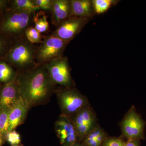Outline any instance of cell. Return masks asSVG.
<instances>
[{
  "label": "cell",
  "instance_id": "1",
  "mask_svg": "<svg viewBox=\"0 0 146 146\" xmlns=\"http://www.w3.org/2000/svg\"><path fill=\"white\" fill-rule=\"evenodd\" d=\"M20 95L29 108L45 103L55 91V84L44 65L17 71Z\"/></svg>",
  "mask_w": 146,
  "mask_h": 146
},
{
  "label": "cell",
  "instance_id": "2",
  "mask_svg": "<svg viewBox=\"0 0 146 146\" xmlns=\"http://www.w3.org/2000/svg\"><path fill=\"white\" fill-rule=\"evenodd\" d=\"M36 48L25 36L14 40L3 60L7 62L16 71L30 70L38 66L35 60Z\"/></svg>",
  "mask_w": 146,
  "mask_h": 146
},
{
  "label": "cell",
  "instance_id": "3",
  "mask_svg": "<svg viewBox=\"0 0 146 146\" xmlns=\"http://www.w3.org/2000/svg\"><path fill=\"white\" fill-rule=\"evenodd\" d=\"M35 15L8 8L0 23V32L13 41L23 38L27 29L33 23Z\"/></svg>",
  "mask_w": 146,
  "mask_h": 146
},
{
  "label": "cell",
  "instance_id": "4",
  "mask_svg": "<svg viewBox=\"0 0 146 146\" xmlns=\"http://www.w3.org/2000/svg\"><path fill=\"white\" fill-rule=\"evenodd\" d=\"M69 43L53 34L45 36L36 48L35 60L37 65H45L63 57Z\"/></svg>",
  "mask_w": 146,
  "mask_h": 146
},
{
  "label": "cell",
  "instance_id": "5",
  "mask_svg": "<svg viewBox=\"0 0 146 146\" xmlns=\"http://www.w3.org/2000/svg\"><path fill=\"white\" fill-rule=\"evenodd\" d=\"M61 115L70 118L87 106L86 98L77 90L64 87L56 91Z\"/></svg>",
  "mask_w": 146,
  "mask_h": 146
},
{
  "label": "cell",
  "instance_id": "6",
  "mask_svg": "<svg viewBox=\"0 0 146 146\" xmlns=\"http://www.w3.org/2000/svg\"><path fill=\"white\" fill-rule=\"evenodd\" d=\"M52 80L56 84L71 87L72 78L68 59L62 57L44 65Z\"/></svg>",
  "mask_w": 146,
  "mask_h": 146
},
{
  "label": "cell",
  "instance_id": "7",
  "mask_svg": "<svg viewBox=\"0 0 146 146\" xmlns=\"http://www.w3.org/2000/svg\"><path fill=\"white\" fill-rule=\"evenodd\" d=\"M55 129L63 146H73L79 139L70 118L66 116L60 115L55 123Z\"/></svg>",
  "mask_w": 146,
  "mask_h": 146
},
{
  "label": "cell",
  "instance_id": "8",
  "mask_svg": "<svg viewBox=\"0 0 146 146\" xmlns=\"http://www.w3.org/2000/svg\"><path fill=\"white\" fill-rule=\"evenodd\" d=\"M145 123L134 109L128 112L121 123L123 136L128 140H137L143 136Z\"/></svg>",
  "mask_w": 146,
  "mask_h": 146
},
{
  "label": "cell",
  "instance_id": "9",
  "mask_svg": "<svg viewBox=\"0 0 146 146\" xmlns=\"http://www.w3.org/2000/svg\"><path fill=\"white\" fill-rule=\"evenodd\" d=\"M72 117L71 120L80 140L85 138L96 127V117L94 112L87 106L77 112Z\"/></svg>",
  "mask_w": 146,
  "mask_h": 146
},
{
  "label": "cell",
  "instance_id": "10",
  "mask_svg": "<svg viewBox=\"0 0 146 146\" xmlns=\"http://www.w3.org/2000/svg\"><path fill=\"white\" fill-rule=\"evenodd\" d=\"M87 21V18L72 16L58 27L52 34L70 42L80 32Z\"/></svg>",
  "mask_w": 146,
  "mask_h": 146
},
{
  "label": "cell",
  "instance_id": "11",
  "mask_svg": "<svg viewBox=\"0 0 146 146\" xmlns=\"http://www.w3.org/2000/svg\"><path fill=\"white\" fill-rule=\"evenodd\" d=\"M21 97L18 75L12 81L2 84L0 89V110L11 108Z\"/></svg>",
  "mask_w": 146,
  "mask_h": 146
},
{
  "label": "cell",
  "instance_id": "12",
  "mask_svg": "<svg viewBox=\"0 0 146 146\" xmlns=\"http://www.w3.org/2000/svg\"><path fill=\"white\" fill-rule=\"evenodd\" d=\"M51 19L53 25L58 27L71 17L72 6L70 0H52L51 9Z\"/></svg>",
  "mask_w": 146,
  "mask_h": 146
},
{
  "label": "cell",
  "instance_id": "13",
  "mask_svg": "<svg viewBox=\"0 0 146 146\" xmlns=\"http://www.w3.org/2000/svg\"><path fill=\"white\" fill-rule=\"evenodd\" d=\"M29 108L21 96L11 108L9 116V132L15 130L26 118Z\"/></svg>",
  "mask_w": 146,
  "mask_h": 146
},
{
  "label": "cell",
  "instance_id": "14",
  "mask_svg": "<svg viewBox=\"0 0 146 146\" xmlns=\"http://www.w3.org/2000/svg\"><path fill=\"white\" fill-rule=\"evenodd\" d=\"M72 16L89 18L94 11L92 1L89 0H71Z\"/></svg>",
  "mask_w": 146,
  "mask_h": 146
},
{
  "label": "cell",
  "instance_id": "15",
  "mask_svg": "<svg viewBox=\"0 0 146 146\" xmlns=\"http://www.w3.org/2000/svg\"><path fill=\"white\" fill-rule=\"evenodd\" d=\"M9 8L35 14L41 10L33 0H9Z\"/></svg>",
  "mask_w": 146,
  "mask_h": 146
},
{
  "label": "cell",
  "instance_id": "16",
  "mask_svg": "<svg viewBox=\"0 0 146 146\" xmlns=\"http://www.w3.org/2000/svg\"><path fill=\"white\" fill-rule=\"evenodd\" d=\"M17 75V71L5 60H0V82L8 83L13 80Z\"/></svg>",
  "mask_w": 146,
  "mask_h": 146
},
{
  "label": "cell",
  "instance_id": "17",
  "mask_svg": "<svg viewBox=\"0 0 146 146\" xmlns=\"http://www.w3.org/2000/svg\"><path fill=\"white\" fill-rule=\"evenodd\" d=\"M10 109L5 108L0 110V133L5 137L9 132Z\"/></svg>",
  "mask_w": 146,
  "mask_h": 146
},
{
  "label": "cell",
  "instance_id": "18",
  "mask_svg": "<svg viewBox=\"0 0 146 146\" xmlns=\"http://www.w3.org/2000/svg\"><path fill=\"white\" fill-rule=\"evenodd\" d=\"M33 23L35 28L41 33L47 31L49 28L47 16L44 13H42V16L40 17L35 13L33 18Z\"/></svg>",
  "mask_w": 146,
  "mask_h": 146
},
{
  "label": "cell",
  "instance_id": "19",
  "mask_svg": "<svg viewBox=\"0 0 146 146\" xmlns=\"http://www.w3.org/2000/svg\"><path fill=\"white\" fill-rule=\"evenodd\" d=\"M13 41L0 32V60H3L5 57Z\"/></svg>",
  "mask_w": 146,
  "mask_h": 146
},
{
  "label": "cell",
  "instance_id": "20",
  "mask_svg": "<svg viewBox=\"0 0 146 146\" xmlns=\"http://www.w3.org/2000/svg\"><path fill=\"white\" fill-rule=\"evenodd\" d=\"M114 2L112 0H94L92 3L94 11L98 14L104 13L110 8Z\"/></svg>",
  "mask_w": 146,
  "mask_h": 146
},
{
  "label": "cell",
  "instance_id": "21",
  "mask_svg": "<svg viewBox=\"0 0 146 146\" xmlns=\"http://www.w3.org/2000/svg\"><path fill=\"white\" fill-rule=\"evenodd\" d=\"M25 37L33 44H39L42 42L41 33L37 31L34 27H29L27 29L25 33Z\"/></svg>",
  "mask_w": 146,
  "mask_h": 146
},
{
  "label": "cell",
  "instance_id": "22",
  "mask_svg": "<svg viewBox=\"0 0 146 146\" xmlns=\"http://www.w3.org/2000/svg\"><path fill=\"white\" fill-rule=\"evenodd\" d=\"M5 139L11 145H18L21 142L20 134L15 130L8 132L6 135Z\"/></svg>",
  "mask_w": 146,
  "mask_h": 146
},
{
  "label": "cell",
  "instance_id": "23",
  "mask_svg": "<svg viewBox=\"0 0 146 146\" xmlns=\"http://www.w3.org/2000/svg\"><path fill=\"white\" fill-rule=\"evenodd\" d=\"M41 10L50 11L51 9L52 0H33Z\"/></svg>",
  "mask_w": 146,
  "mask_h": 146
},
{
  "label": "cell",
  "instance_id": "24",
  "mask_svg": "<svg viewBox=\"0 0 146 146\" xmlns=\"http://www.w3.org/2000/svg\"><path fill=\"white\" fill-rule=\"evenodd\" d=\"M124 142L120 138H111L104 142L103 146H124Z\"/></svg>",
  "mask_w": 146,
  "mask_h": 146
},
{
  "label": "cell",
  "instance_id": "25",
  "mask_svg": "<svg viewBox=\"0 0 146 146\" xmlns=\"http://www.w3.org/2000/svg\"><path fill=\"white\" fill-rule=\"evenodd\" d=\"M9 0H0V23L9 8Z\"/></svg>",
  "mask_w": 146,
  "mask_h": 146
},
{
  "label": "cell",
  "instance_id": "26",
  "mask_svg": "<svg viewBox=\"0 0 146 146\" xmlns=\"http://www.w3.org/2000/svg\"><path fill=\"white\" fill-rule=\"evenodd\" d=\"M124 146H139L137 140H128L125 143Z\"/></svg>",
  "mask_w": 146,
  "mask_h": 146
},
{
  "label": "cell",
  "instance_id": "27",
  "mask_svg": "<svg viewBox=\"0 0 146 146\" xmlns=\"http://www.w3.org/2000/svg\"><path fill=\"white\" fill-rule=\"evenodd\" d=\"M6 141L5 137L3 136H0V146H2Z\"/></svg>",
  "mask_w": 146,
  "mask_h": 146
},
{
  "label": "cell",
  "instance_id": "28",
  "mask_svg": "<svg viewBox=\"0 0 146 146\" xmlns=\"http://www.w3.org/2000/svg\"><path fill=\"white\" fill-rule=\"evenodd\" d=\"M73 146H86L85 145H81V144L78 143H77L75 145H74Z\"/></svg>",
  "mask_w": 146,
  "mask_h": 146
},
{
  "label": "cell",
  "instance_id": "29",
  "mask_svg": "<svg viewBox=\"0 0 146 146\" xmlns=\"http://www.w3.org/2000/svg\"><path fill=\"white\" fill-rule=\"evenodd\" d=\"M1 83H0V89H1Z\"/></svg>",
  "mask_w": 146,
  "mask_h": 146
},
{
  "label": "cell",
  "instance_id": "30",
  "mask_svg": "<svg viewBox=\"0 0 146 146\" xmlns=\"http://www.w3.org/2000/svg\"><path fill=\"white\" fill-rule=\"evenodd\" d=\"M11 146H19L18 145H12Z\"/></svg>",
  "mask_w": 146,
  "mask_h": 146
},
{
  "label": "cell",
  "instance_id": "31",
  "mask_svg": "<svg viewBox=\"0 0 146 146\" xmlns=\"http://www.w3.org/2000/svg\"><path fill=\"white\" fill-rule=\"evenodd\" d=\"M3 136L2 135H1V133H0V136ZM4 137H5V136H4Z\"/></svg>",
  "mask_w": 146,
  "mask_h": 146
},
{
  "label": "cell",
  "instance_id": "32",
  "mask_svg": "<svg viewBox=\"0 0 146 146\" xmlns=\"http://www.w3.org/2000/svg\"><path fill=\"white\" fill-rule=\"evenodd\" d=\"M23 146V145H20V146Z\"/></svg>",
  "mask_w": 146,
  "mask_h": 146
}]
</instances>
